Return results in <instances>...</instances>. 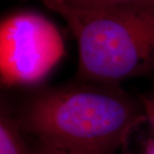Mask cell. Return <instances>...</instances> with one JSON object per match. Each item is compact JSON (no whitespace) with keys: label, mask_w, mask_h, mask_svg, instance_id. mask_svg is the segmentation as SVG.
<instances>
[{"label":"cell","mask_w":154,"mask_h":154,"mask_svg":"<svg viewBox=\"0 0 154 154\" xmlns=\"http://www.w3.org/2000/svg\"><path fill=\"white\" fill-rule=\"evenodd\" d=\"M17 121L21 130L40 142L88 154H114L127 146L146 115L140 98L120 85L77 79L32 91Z\"/></svg>","instance_id":"1"},{"label":"cell","mask_w":154,"mask_h":154,"mask_svg":"<svg viewBox=\"0 0 154 154\" xmlns=\"http://www.w3.org/2000/svg\"><path fill=\"white\" fill-rule=\"evenodd\" d=\"M43 5L63 18L76 40V79L119 85L154 72V0L98 10Z\"/></svg>","instance_id":"2"},{"label":"cell","mask_w":154,"mask_h":154,"mask_svg":"<svg viewBox=\"0 0 154 154\" xmlns=\"http://www.w3.org/2000/svg\"><path fill=\"white\" fill-rule=\"evenodd\" d=\"M65 54L58 28L39 13L21 11L0 24V75L6 87L36 86Z\"/></svg>","instance_id":"3"},{"label":"cell","mask_w":154,"mask_h":154,"mask_svg":"<svg viewBox=\"0 0 154 154\" xmlns=\"http://www.w3.org/2000/svg\"><path fill=\"white\" fill-rule=\"evenodd\" d=\"M17 119L12 118L2 109L0 118V154H32L28 151L21 136Z\"/></svg>","instance_id":"4"},{"label":"cell","mask_w":154,"mask_h":154,"mask_svg":"<svg viewBox=\"0 0 154 154\" xmlns=\"http://www.w3.org/2000/svg\"><path fill=\"white\" fill-rule=\"evenodd\" d=\"M44 4L46 2H57L68 7L81 10H98L114 6L131 4V3L152 1V0H38Z\"/></svg>","instance_id":"5"},{"label":"cell","mask_w":154,"mask_h":154,"mask_svg":"<svg viewBox=\"0 0 154 154\" xmlns=\"http://www.w3.org/2000/svg\"><path fill=\"white\" fill-rule=\"evenodd\" d=\"M32 154H88V153L78 151V150L63 148V147L51 145V144H47L38 141L37 146L32 151Z\"/></svg>","instance_id":"6"},{"label":"cell","mask_w":154,"mask_h":154,"mask_svg":"<svg viewBox=\"0 0 154 154\" xmlns=\"http://www.w3.org/2000/svg\"><path fill=\"white\" fill-rule=\"evenodd\" d=\"M141 101H142L144 111L146 115V122L149 123L154 135V95L150 96H141Z\"/></svg>","instance_id":"7"},{"label":"cell","mask_w":154,"mask_h":154,"mask_svg":"<svg viewBox=\"0 0 154 154\" xmlns=\"http://www.w3.org/2000/svg\"><path fill=\"white\" fill-rule=\"evenodd\" d=\"M140 154H154V135L143 142V150Z\"/></svg>","instance_id":"8"}]
</instances>
